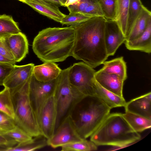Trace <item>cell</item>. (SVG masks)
Returning a JSON list of instances; mask_svg holds the SVG:
<instances>
[{
	"instance_id": "obj_41",
	"label": "cell",
	"mask_w": 151,
	"mask_h": 151,
	"mask_svg": "<svg viewBox=\"0 0 151 151\" xmlns=\"http://www.w3.org/2000/svg\"><path fill=\"white\" fill-rule=\"evenodd\" d=\"M63 4V6H64V4L67 0H59Z\"/></svg>"
},
{
	"instance_id": "obj_42",
	"label": "cell",
	"mask_w": 151,
	"mask_h": 151,
	"mask_svg": "<svg viewBox=\"0 0 151 151\" xmlns=\"http://www.w3.org/2000/svg\"><path fill=\"white\" fill-rule=\"evenodd\" d=\"M21 1H22V2L24 3V1L25 0H18Z\"/></svg>"
},
{
	"instance_id": "obj_24",
	"label": "cell",
	"mask_w": 151,
	"mask_h": 151,
	"mask_svg": "<svg viewBox=\"0 0 151 151\" xmlns=\"http://www.w3.org/2000/svg\"><path fill=\"white\" fill-rule=\"evenodd\" d=\"M144 6L141 0H129L126 39L129 35Z\"/></svg>"
},
{
	"instance_id": "obj_6",
	"label": "cell",
	"mask_w": 151,
	"mask_h": 151,
	"mask_svg": "<svg viewBox=\"0 0 151 151\" xmlns=\"http://www.w3.org/2000/svg\"><path fill=\"white\" fill-rule=\"evenodd\" d=\"M69 70V67L62 70L55 89L57 112L55 130L65 118L72 115L76 106L86 96L70 84L68 78Z\"/></svg>"
},
{
	"instance_id": "obj_38",
	"label": "cell",
	"mask_w": 151,
	"mask_h": 151,
	"mask_svg": "<svg viewBox=\"0 0 151 151\" xmlns=\"http://www.w3.org/2000/svg\"><path fill=\"white\" fill-rule=\"evenodd\" d=\"M48 3L57 6H63V5L59 0H42Z\"/></svg>"
},
{
	"instance_id": "obj_20",
	"label": "cell",
	"mask_w": 151,
	"mask_h": 151,
	"mask_svg": "<svg viewBox=\"0 0 151 151\" xmlns=\"http://www.w3.org/2000/svg\"><path fill=\"white\" fill-rule=\"evenodd\" d=\"M150 20L151 12L144 6L125 42L132 41L140 36L145 30Z\"/></svg>"
},
{
	"instance_id": "obj_1",
	"label": "cell",
	"mask_w": 151,
	"mask_h": 151,
	"mask_svg": "<svg viewBox=\"0 0 151 151\" xmlns=\"http://www.w3.org/2000/svg\"><path fill=\"white\" fill-rule=\"evenodd\" d=\"M106 20L104 17H93L73 26L75 41L72 56L93 68L107 60L109 56L104 40Z\"/></svg>"
},
{
	"instance_id": "obj_5",
	"label": "cell",
	"mask_w": 151,
	"mask_h": 151,
	"mask_svg": "<svg viewBox=\"0 0 151 151\" xmlns=\"http://www.w3.org/2000/svg\"><path fill=\"white\" fill-rule=\"evenodd\" d=\"M82 102L78 118L75 121L80 135L86 139L98 128L111 109L96 96H86Z\"/></svg>"
},
{
	"instance_id": "obj_37",
	"label": "cell",
	"mask_w": 151,
	"mask_h": 151,
	"mask_svg": "<svg viewBox=\"0 0 151 151\" xmlns=\"http://www.w3.org/2000/svg\"><path fill=\"white\" fill-rule=\"evenodd\" d=\"M17 143L14 140L8 136L0 133V146L8 148L16 146Z\"/></svg>"
},
{
	"instance_id": "obj_16",
	"label": "cell",
	"mask_w": 151,
	"mask_h": 151,
	"mask_svg": "<svg viewBox=\"0 0 151 151\" xmlns=\"http://www.w3.org/2000/svg\"><path fill=\"white\" fill-rule=\"evenodd\" d=\"M35 10L56 22H59L65 16L58 6L42 0H25L24 2Z\"/></svg>"
},
{
	"instance_id": "obj_15",
	"label": "cell",
	"mask_w": 151,
	"mask_h": 151,
	"mask_svg": "<svg viewBox=\"0 0 151 151\" xmlns=\"http://www.w3.org/2000/svg\"><path fill=\"white\" fill-rule=\"evenodd\" d=\"M125 112L151 119V92H150L126 102Z\"/></svg>"
},
{
	"instance_id": "obj_17",
	"label": "cell",
	"mask_w": 151,
	"mask_h": 151,
	"mask_svg": "<svg viewBox=\"0 0 151 151\" xmlns=\"http://www.w3.org/2000/svg\"><path fill=\"white\" fill-rule=\"evenodd\" d=\"M62 70L55 63L46 62L34 66L32 74L38 81L47 82L57 78Z\"/></svg>"
},
{
	"instance_id": "obj_12",
	"label": "cell",
	"mask_w": 151,
	"mask_h": 151,
	"mask_svg": "<svg viewBox=\"0 0 151 151\" xmlns=\"http://www.w3.org/2000/svg\"><path fill=\"white\" fill-rule=\"evenodd\" d=\"M4 40L17 63L24 59L28 53V42L25 35L20 32L3 36Z\"/></svg>"
},
{
	"instance_id": "obj_32",
	"label": "cell",
	"mask_w": 151,
	"mask_h": 151,
	"mask_svg": "<svg viewBox=\"0 0 151 151\" xmlns=\"http://www.w3.org/2000/svg\"><path fill=\"white\" fill-rule=\"evenodd\" d=\"M13 118L0 111V133L3 134L16 127Z\"/></svg>"
},
{
	"instance_id": "obj_3",
	"label": "cell",
	"mask_w": 151,
	"mask_h": 151,
	"mask_svg": "<svg viewBox=\"0 0 151 151\" xmlns=\"http://www.w3.org/2000/svg\"><path fill=\"white\" fill-rule=\"evenodd\" d=\"M90 137L97 146L120 147L137 142L141 137L131 127L122 114L118 113H110Z\"/></svg>"
},
{
	"instance_id": "obj_18",
	"label": "cell",
	"mask_w": 151,
	"mask_h": 151,
	"mask_svg": "<svg viewBox=\"0 0 151 151\" xmlns=\"http://www.w3.org/2000/svg\"><path fill=\"white\" fill-rule=\"evenodd\" d=\"M126 47L130 50H138L150 54L151 52V20L143 33L136 39L125 42Z\"/></svg>"
},
{
	"instance_id": "obj_26",
	"label": "cell",
	"mask_w": 151,
	"mask_h": 151,
	"mask_svg": "<svg viewBox=\"0 0 151 151\" xmlns=\"http://www.w3.org/2000/svg\"><path fill=\"white\" fill-rule=\"evenodd\" d=\"M21 32L12 17L6 14L0 15V36L16 34Z\"/></svg>"
},
{
	"instance_id": "obj_19",
	"label": "cell",
	"mask_w": 151,
	"mask_h": 151,
	"mask_svg": "<svg viewBox=\"0 0 151 151\" xmlns=\"http://www.w3.org/2000/svg\"><path fill=\"white\" fill-rule=\"evenodd\" d=\"M96 96L100 98L111 109L124 107L126 102L123 97H120L105 89L95 80Z\"/></svg>"
},
{
	"instance_id": "obj_8",
	"label": "cell",
	"mask_w": 151,
	"mask_h": 151,
	"mask_svg": "<svg viewBox=\"0 0 151 151\" xmlns=\"http://www.w3.org/2000/svg\"><path fill=\"white\" fill-rule=\"evenodd\" d=\"M84 139L78 132L72 115H69L63 119L52 136L47 139V144L55 148Z\"/></svg>"
},
{
	"instance_id": "obj_21",
	"label": "cell",
	"mask_w": 151,
	"mask_h": 151,
	"mask_svg": "<svg viewBox=\"0 0 151 151\" xmlns=\"http://www.w3.org/2000/svg\"><path fill=\"white\" fill-rule=\"evenodd\" d=\"M101 69L110 74L117 75L125 81L127 78V66L123 57H121L109 61H105Z\"/></svg>"
},
{
	"instance_id": "obj_4",
	"label": "cell",
	"mask_w": 151,
	"mask_h": 151,
	"mask_svg": "<svg viewBox=\"0 0 151 151\" xmlns=\"http://www.w3.org/2000/svg\"><path fill=\"white\" fill-rule=\"evenodd\" d=\"M30 78L15 87L9 89L14 113V119L17 125L35 137L41 134L37 117L29 97Z\"/></svg>"
},
{
	"instance_id": "obj_13",
	"label": "cell",
	"mask_w": 151,
	"mask_h": 151,
	"mask_svg": "<svg viewBox=\"0 0 151 151\" xmlns=\"http://www.w3.org/2000/svg\"><path fill=\"white\" fill-rule=\"evenodd\" d=\"M95 79L102 87L121 97L124 81L119 76L107 73L101 69L96 72Z\"/></svg>"
},
{
	"instance_id": "obj_31",
	"label": "cell",
	"mask_w": 151,
	"mask_h": 151,
	"mask_svg": "<svg viewBox=\"0 0 151 151\" xmlns=\"http://www.w3.org/2000/svg\"><path fill=\"white\" fill-rule=\"evenodd\" d=\"M91 18L83 14L70 12L62 19L60 23L63 25L74 26L87 20Z\"/></svg>"
},
{
	"instance_id": "obj_22",
	"label": "cell",
	"mask_w": 151,
	"mask_h": 151,
	"mask_svg": "<svg viewBox=\"0 0 151 151\" xmlns=\"http://www.w3.org/2000/svg\"><path fill=\"white\" fill-rule=\"evenodd\" d=\"M123 116L131 127L139 133L151 127V119L131 113L125 112Z\"/></svg>"
},
{
	"instance_id": "obj_28",
	"label": "cell",
	"mask_w": 151,
	"mask_h": 151,
	"mask_svg": "<svg viewBox=\"0 0 151 151\" xmlns=\"http://www.w3.org/2000/svg\"><path fill=\"white\" fill-rule=\"evenodd\" d=\"M61 148L62 151H91L97 149L96 145L86 139L64 145Z\"/></svg>"
},
{
	"instance_id": "obj_9",
	"label": "cell",
	"mask_w": 151,
	"mask_h": 151,
	"mask_svg": "<svg viewBox=\"0 0 151 151\" xmlns=\"http://www.w3.org/2000/svg\"><path fill=\"white\" fill-rule=\"evenodd\" d=\"M59 77L50 81L43 82L37 80L32 74L29 83V94L37 118L44 103L55 91Z\"/></svg>"
},
{
	"instance_id": "obj_10",
	"label": "cell",
	"mask_w": 151,
	"mask_h": 151,
	"mask_svg": "<svg viewBox=\"0 0 151 151\" xmlns=\"http://www.w3.org/2000/svg\"><path fill=\"white\" fill-rule=\"evenodd\" d=\"M57 114L55 91L45 102L37 116L41 134L47 139L55 130Z\"/></svg>"
},
{
	"instance_id": "obj_33",
	"label": "cell",
	"mask_w": 151,
	"mask_h": 151,
	"mask_svg": "<svg viewBox=\"0 0 151 151\" xmlns=\"http://www.w3.org/2000/svg\"><path fill=\"white\" fill-rule=\"evenodd\" d=\"M83 14L91 18L104 17L103 11L97 0H92Z\"/></svg>"
},
{
	"instance_id": "obj_39",
	"label": "cell",
	"mask_w": 151,
	"mask_h": 151,
	"mask_svg": "<svg viewBox=\"0 0 151 151\" xmlns=\"http://www.w3.org/2000/svg\"><path fill=\"white\" fill-rule=\"evenodd\" d=\"M80 0H67L64 4L65 7H68L71 5L76 4L78 3Z\"/></svg>"
},
{
	"instance_id": "obj_25",
	"label": "cell",
	"mask_w": 151,
	"mask_h": 151,
	"mask_svg": "<svg viewBox=\"0 0 151 151\" xmlns=\"http://www.w3.org/2000/svg\"><path fill=\"white\" fill-rule=\"evenodd\" d=\"M46 145L47 139L41 135L34 137L29 142L17 144L16 146L8 148L6 151H33L42 148Z\"/></svg>"
},
{
	"instance_id": "obj_23",
	"label": "cell",
	"mask_w": 151,
	"mask_h": 151,
	"mask_svg": "<svg viewBox=\"0 0 151 151\" xmlns=\"http://www.w3.org/2000/svg\"><path fill=\"white\" fill-rule=\"evenodd\" d=\"M129 1V0H116L115 20L125 37L127 31Z\"/></svg>"
},
{
	"instance_id": "obj_40",
	"label": "cell",
	"mask_w": 151,
	"mask_h": 151,
	"mask_svg": "<svg viewBox=\"0 0 151 151\" xmlns=\"http://www.w3.org/2000/svg\"><path fill=\"white\" fill-rule=\"evenodd\" d=\"M0 62L7 63L15 64L13 61L6 58L0 54Z\"/></svg>"
},
{
	"instance_id": "obj_2",
	"label": "cell",
	"mask_w": 151,
	"mask_h": 151,
	"mask_svg": "<svg viewBox=\"0 0 151 151\" xmlns=\"http://www.w3.org/2000/svg\"><path fill=\"white\" fill-rule=\"evenodd\" d=\"M75 36L73 26L47 28L35 37L32 49L44 63L62 62L72 56Z\"/></svg>"
},
{
	"instance_id": "obj_14",
	"label": "cell",
	"mask_w": 151,
	"mask_h": 151,
	"mask_svg": "<svg viewBox=\"0 0 151 151\" xmlns=\"http://www.w3.org/2000/svg\"><path fill=\"white\" fill-rule=\"evenodd\" d=\"M34 66L32 63L22 65H15L13 69L5 79L3 86L12 88L27 81L31 78Z\"/></svg>"
},
{
	"instance_id": "obj_7",
	"label": "cell",
	"mask_w": 151,
	"mask_h": 151,
	"mask_svg": "<svg viewBox=\"0 0 151 151\" xmlns=\"http://www.w3.org/2000/svg\"><path fill=\"white\" fill-rule=\"evenodd\" d=\"M96 72L93 68L83 62L74 63L69 67L68 80L70 85L84 96H96Z\"/></svg>"
},
{
	"instance_id": "obj_35",
	"label": "cell",
	"mask_w": 151,
	"mask_h": 151,
	"mask_svg": "<svg viewBox=\"0 0 151 151\" xmlns=\"http://www.w3.org/2000/svg\"><path fill=\"white\" fill-rule=\"evenodd\" d=\"M92 0H80L76 4L67 7L70 12H77L83 14L89 5Z\"/></svg>"
},
{
	"instance_id": "obj_36",
	"label": "cell",
	"mask_w": 151,
	"mask_h": 151,
	"mask_svg": "<svg viewBox=\"0 0 151 151\" xmlns=\"http://www.w3.org/2000/svg\"><path fill=\"white\" fill-rule=\"evenodd\" d=\"M0 54L15 64L17 63L5 41L3 36H0Z\"/></svg>"
},
{
	"instance_id": "obj_27",
	"label": "cell",
	"mask_w": 151,
	"mask_h": 151,
	"mask_svg": "<svg viewBox=\"0 0 151 151\" xmlns=\"http://www.w3.org/2000/svg\"><path fill=\"white\" fill-rule=\"evenodd\" d=\"M0 111L14 118V113L9 89L4 87L0 91Z\"/></svg>"
},
{
	"instance_id": "obj_34",
	"label": "cell",
	"mask_w": 151,
	"mask_h": 151,
	"mask_svg": "<svg viewBox=\"0 0 151 151\" xmlns=\"http://www.w3.org/2000/svg\"><path fill=\"white\" fill-rule=\"evenodd\" d=\"M15 64L0 62V86H3L4 81L13 69Z\"/></svg>"
},
{
	"instance_id": "obj_29",
	"label": "cell",
	"mask_w": 151,
	"mask_h": 151,
	"mask_svg": "<svg viewBox=\"0 0 151 151\" xmlns=\"http://www.w3.org/2000/svg\"><path fill=\"white\" fill-rule=\"evenodd\" d=\"M14 140L17 144H22L32 141L33 137L17 126L13 129L3 134Z\"/></svg>"
},
{
	"instance_id": "obj_11",
	"label": "cell",
	"mask_w": 151,
	"mask_h": 151,
	"mask_svg": "<svg viewBox=\"0 0 151 151\" xmlns=\"http://www.w3.org/2000/svg\"><path fill=\"white\" fill-rule=\"evenodd\" d=\"M125 40V37L116 21L106 19L104 40L108 56L114 55L118 48Z\"/></svg>"
},
{
	"instance_id": "obj_30",
	"label": "cell",
	"mask_w": 151,
	"mask_h": 151,
	"mask_svg": "<svg viewBox=\"0 0 151 151\" xmlns=\"http://www.w3.org/2000/svg\"><path fill=\"white\" fill-rule=\"evenodd\" d=\"M106 19L115 20L116 0H97Z\"/></svg>"
}]
</instances>
